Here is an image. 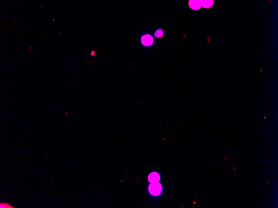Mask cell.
Instances as JSON below:
<instances>
[{"label": "cell", "mask_w": 278, "mask_h": 208, "mask_svg": "<svg viewBox=\"0 0 278 208\" xmlns=\"http://www.w3.org/2000/svg\"><path fill=\"white\" fill-rule=\"evenodd\" d=\"M214 1H201V5L204 8L208 9L212 6Z\"/></svg>", "instance_id": "cell-5"}, {"label": "cell", "mask_w": 278, "mask_h": 208, "mask_svg": "<svg viewBox=\"0 0 278 208\" xmlns=\"http://www.w3.org/2000/svg\"><path fill=\"white\" fill-rule=\"evenodd\" d=\"M94 54H95V53H94V51H92V52L91 54V55L92 56H94Z\"/></svg>", "instance_id": "cell-7"}, {"label": "cell", "mask_w": 278, "mask_h": 208, "mask_svg": "<svg viewBox=\"0 0 278 208\" xmlns=\"http://www.w3.org/2000/svg\"><path fill=\"white\" fill-rule=\"evenodd\" d=\"M154 35L157 38H161L163 36V30L161 29H159L155 32Z\"/></svg>", "instance_id": "cell-6"}, {"label": "cell", "mask_w": 278, "mask_h": 208, "mask_svg": "<svg viewBox=\"0 0 278 208\" xmlns=\"http://www.w3.org/2000/svg\"><path fill=\"white\" fill-rule=\"evenodd\" d=\"M189 6L191 9L194 10H198L201 7V1H190L189 2Z\"/></svg>", "instance_id": "cell-4"}, {"label": "cell", "mask_w": 278, "mask_h": 208, "mask_svg": "<svg viewBox=\"0 0 278 208\" xmlns=\"http://www.w3.org/2000/svg\"><path fill=\"white\" fill-rule=\"evenodd\" d=\"M162 188L160 183H151L149 186V190L150 194L153 196H158L161 194Z\"/></svg>", "instance_id": "cell-1"}, {"label": "cell", "mask_w": 278, "mask_h": 208, "mask_svg": "<svg viewBox=\"0 0 278 208\" xmlns=\"http://www.w3.org/2000/svg\"><path fill=\"white\" fill-rule=\"evenodd\" d=\"M160 180V176L157 173L153 172L150 173L148 176V180L150 183L158 182Z\"/></svg>", "instance_id": "cell-3"}, {"label": "cell", "mask_w": 278, "mask_h": 208, "mask_svg": "<svg viewBox=\"0 0 278 208\" xmlns=\"http://www.w3.org/2000/svg\"><path fill=\"white\" fill-rule=\"evenodd\" d=\"M141 42L143 45L145 46H149L153 44V37L149 35H145L142 37Z\"/></svg>", "instance_id": "cell-2"}]
</instances>
